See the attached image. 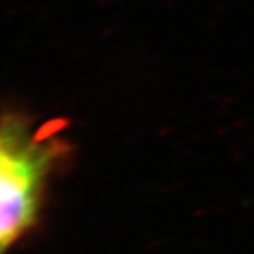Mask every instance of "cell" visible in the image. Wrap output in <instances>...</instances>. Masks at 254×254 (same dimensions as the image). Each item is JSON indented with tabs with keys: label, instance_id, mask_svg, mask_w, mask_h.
<instances>
[{
	"label": "cell",
	"instance_id": "cell-2",
	"mask_svg": "<svg viewBox=\"0 0 254 254\" xmlns=\"http://www.w3.org/2000/svg\"><path fill=\"white\" fill-rule=\"evenodd\" d=\"M34 123L20 114H0V150L26 135Z\"/></svg>",
	"mask_w": 254,
	"mask_h": 254
},
{
	"label": "cell",
	"instance_id": "cell-1",
	"mask_svg": "<svg viewBox=\"0 0 254 254\" xmlns=\"http://www.w3.org/2000/svg\"><path fill=\"white\" fill-rule=\"evenodd\" d=\"M46 124L0 150V250L8 248L37 219L48 179L70 152Z\"/></svg>",
	"mask_w": 254,
	"mask_h": 254
},
{
	"label": "cell",
	"instance_id": "cell-3",
	"mask_svg": "<svg viewBox=\"0 0 254 254\" xmlns=\"http://www.w3.org/2000/svg\"><path fill=\"white\" fill-rule=\"evenodd\" d=\"M2 253H3V250H0V254H2Z\"/></svg>",
	"mask_w": 254,
	"mask_h": 254
}]
</instances>
